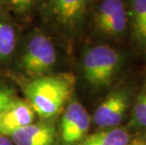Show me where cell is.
I'll return each mask as SVG.
<instances>
[{"mask_svg": "<svg viewBox=\"0 0 146 145\" xmlns=\"http://www.w3.org/2000/svg\"><path fill=\"white\" fill-rule=\"evenodd\" d=\"M132 121L138 127L146 128V86L137 97L133 107Z\"/></svg>", "mask_w": 146, "mask_h": 145, "instance_id": "obj_13", "label": "cell"}, {"mask_svg": "<svg viewBox=\"0 0 146 145\" xmlns=\"http://www.w3.org/2000/svg\"><path fill=\"white\" fill-rule=\"evenodd\" d=\"M131 135L125 128L117 127L102 129L87 135L76 145H130Z\"/></svg>", "mask_w": 146, "mask_h": 145, "instance_id": "obj_10", "label": "cell"}, {"mask_svg": "<svg viewBox=\"0 0 146 145\" xmlns=\"http://www.w3.org/2000/svg\"><path fill=\"white\" fill-rule=\"evenodd\" d=\"M35 119L31 106L15 98L0 118V135L9 137L12 132L32 123Z\"/></svg>", "mask_w": 146, "mask_h": 145, "instance_id": "obj_8", "label": "cell"}, {"mask_svg": "<svg viewBox=\"0 0 146 145\" xmlns=\"http://www.w3.org/2000/svg\"><path fill=\"white\" fill-rule=\"evenodd\" d=\"M57 61L54 44L43 34H35L27 42L21 58V67L27 75H46Z\"/></svg>", "mask_w": 146, "mask_h": 145, "instance_id": "obj_3", "label": "cell"}, {"mask_svg": "<svg viewBox=\"0 0 146 145\" xmlns=\"http://www.w3.org/2000/svg\"><path fill=\"white\" fill-rule=\"evenodd\" d=\"M91 118L88 111L78 101H71L61 118L60 136L65 145L78 143L88 135Z\"/></svg>", "mask_w": 146, "mask_h": 145, "instance_id": "obj_5", "label": "cell"}, {"mask_svg": "<svg viewBox=\"0 0 146 145\" xmlns=\"http://www.w3.org/2000/svg\"><path fill=\"white\" fill-rule=\"evenodd\" d=\"M16 46V33L10 24L0 21V58L6 60L11 56Z\"/></svg>", "mask_w": 146, "mask_h": 145, "instance_id": "obj_12", "label": "cell"}, {"mask_svg": "<svg viewBox=\"0 0 146 145\" xmlns=\"http://www.w3.org/2000/svg\"><path fill=\"white\" fill-rule=\"evenodd\" d=\"M94 24L99 32L118 37L126 31L129 11L123 0H102L94 14Z\"/></svg>", "mask_w": 146, "mask_h": 145, "instance_id": "obj_4", "label": "cell"}, {"mask_svg": "<svg viewBox=\"0 0 146 145\" xmlns=\"http://www.w3.org/2000/svg\"><path fill=\"white\" fill-rule=\"evenodd\" d=\"M122 65V56L111 46L100 44L88 49L83 56L82 71L86 81L94 88L111 84Z\"/></svg>", "mask_w": 146, "mask_h": 145, "instance_id": "obj_2", "label": "cell"}, {"mask_svg": "<svg viewBox=\"0 0 146 145\" xmlns=\"http://www.w3.org/2000/svg\"><path fill=\"white\" fill-rule=\"evenodd\" d=\"M0 145H13L11 138L7 136L0 135Z\"/></svg>", "mask_w": 146, "mask_h": 145, "instance_id": "obj_16", "label": "cell"}, {"mask_svg": "<svg viewBox=\"0 0 146 145\" xmlns=\"http://www.w3.org/2000/svg\"><path fill=\"white\" fill-rule=\"evenodd\" d=\"M130 145H146V142H135V143H130Z\"/></svg>", "mask_w": 146, "mask_h": 145, "instance_id": "obj_17", "label": "cell"}, {"mask_svg": "<svg viewBox=\"0 0 146 145\" xmlns=\"http://www.w3.org/2000/svg\"><path fill=\"white\" fill-rule=\"evenodd\" d=\"M13 145H56L57 131L46 122L30 123L9 136Z\"/></svg>", "mask_w": 146, "mask_h": 145, "instance_id": "obj_7", "label": "cell"}, {"mask_svg": "<svg viewBox=\"0 0 146 145\" xmlns=\"http://www.w3.org/2000/svg\"><path fill=\"white\" fill-rule=\"evenodd\" d=\"M91 0H49L53 14L65 26H76L88 10Z\"/></svg>", "mask_w": 146, "mask_h": 145, "instance_id": "obj_9", "label": "cell"}, {"mask_svg": "<svg viewBox=\"0 0 146 145\" xmlns=\"http://www.w3.org/2000/svg\"><path fill=\"white\" fill-rule=\"evenodd\" d=\"M128 102L129 97L125 91H113L95 109L94 122L102 129L119 126L128 109Z\"/></svg>", "mask_w": 146, "mask_h": 145, "instance_id": "obj_6", "label": "cell"}, {"mask_svg": "<svg viewBox=\"0 0 146 145\" xmlns=\"http://www.w3.org/2000/svg\"><path fill=\"white\" fill-rule=\"evenodd\" d=\"M11 5L19 11H26L31 6L33 0H10Z\"/></svg>", "mask_w": 146, "mask_h": 145, "instance_id": "obj_15", "label": "cell"}, {"mask_svg": "<svg viewBox=\"0 0 146 145\" xmlns=\"http://www.w3.org/2000/svg\"><path fill=\"white\" fill-rule=\"evenodd\" d=\"M16 96H15L14 91L10 87L7 86L0 85V118L2 114L4 113L6 109L10 106V104L13 101Z\"/></svg>", "mask_w": 146, "mask_h": 145, "instance_id": "obj_14", "label": "cell"}, {"mask_svg": "<svg viewBox=\"0 0 146 145\" xmlns=\"http://www.w3.org/2000/svg\"><path fill=\"white\" fill-rule=\"evenodd\" d=\"M128 11L134 36L142 44H146V0H131Z\"/></svg>", "mask_w": 146, "mask_h": 145, "instance_id": "obj_11", "label": "cell"}, {"mask_svg": "<svg viewBox=\"0 0 146 145\" xmlns=\"http://www.w3.org/2000/svg\"><path fill=\"white\" fill-rule=\"evenodd\" d=\"M76 78L69 73L34 78L25 88L27 102L43 120L57 116L72 96Z\"/></svg>", "mask_w": 146, "mask_h": 145, "instance_id": "obj_1", "label": "cell"}]
</instances>
